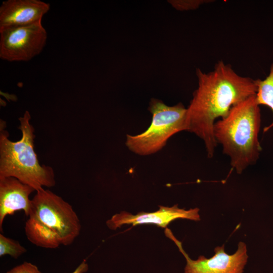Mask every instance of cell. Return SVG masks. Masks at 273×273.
<instances>
[{
	"mask_svg": "<svg viewBox=\"0 0 273 273\" xmlns=\"http://www.w3.org/2000/svg\"><path fill=\"white\" fill-rule=\"evenodd\" d=\"M198 86L187 108V131L204 142L209 158L213 156L217 142L213 133L215 120L228 115L232 107L255 95V80L238 75L229 64L217 63L204 73L197 69Z\"/></svg>",
	"mask_w": 273,
	"mask_h": 273,
	"instance_id": "obj_1",
	"label": "cell"
},
{
	"mask_svg": "<svg viewBox=\"0 0 273 273\" xmlns=\"http://www.w3.org/2000/svg\"><path fill=\"white\" fill-rule=\"evenodd\" d=\"M261 115L256 95L233 106L226 116L216 121L213 133L223 153L229 156L231 165L240 174L255 163L262 148L258 133Z\"/></svg>",
	"mask_w": 273,
	"mask_h": 273,
	"instance_id": "obj_2",
	"label": "cell"
},
{
	"mask_svg": "<svg viewBox=\"0 0 273 273\" xmlns=\"http://www.w3.org/2000/svg\"><path fill=\"white\" fill-rule=\"evenodd\" d=\"M31 116L26 111L19 118L21 139L9 140L7 131L0 135V178L13 177L33 188L36 192L43 187L55 185L53 169L41 165L34 149V129L30 123Z\"/></svg>",
	"mask_w": 273,
	"mask_h": 273,
	"instance_id": "obj_3",
	"label": "cell"
},
{
	"mask_svg": "<svg viewBox=\"0 0 273 273\" xmlns=\"http://www.w3.org/2000/svg\"><path fill=\"white\" fill-rule=\"evenodd\" d=\"M148 110L152 115L150 126L139 134H127L125 142L129 150L142 156L158 152L170 137L188 129L187 108L181 103L168 106L161 100L152 98Z\"/></svg>",
	"mask_w": 273,
	"mask_h": 273,
	"instance_id": "obj_4",
	"label": "cell"
},
{
	"mask_svg": "<svg viewBox=\"0 0 273 273\" xmlns=\"http://www.w3.org/2000/svg\"><path fill=\"white\" fill-rule=\"evenodd\" d=\"M28 217L37 220L59 236L61 244L71 245L79 235L80 221L72 206L48 190L36 192Z\"/></svg>",
	"mask_w": 273,
	"mask_h": 273,
	"instance_id": "obj_5",
	"label": "cell"
},
{
	"mask_svg": "<svg viewBox=\"0 0 273 273\" xmlns=\"http://www.w3.org/2000/svg\"><path fill=\"white\" fill-rule=\"evenodd\" d=\"M47 40L41 21L1 29L0 58L10 62L28 61L42 52Z\"/></svg>",
	"mask_w": 273,
	"mask_h": 273,
	"instance_id": "obj_6",
	"label": "cell"
},
{
	"mask_svg": "<svg viewBox=\"0 0 273 273\" xmlns=\"http://www.w3.org/2000/svg\"><path fill=\"white\" fill-rule=\"evenodd\" d=\"M165 236L174 242L186 260L184 273H243L248 255L245 243L240 242L238 249L233 254L224 251V246L214 249L215 254L210 258L200 255L197 259H192L184 250L182 244L169 229L164 231Z\"/></svg>",
	"mask_w": 273,
	"mask_h": 273,
	"instance_id": "obj_7",
	"label": "cell"
},
{
	"mask_svg": "<svg viewBox=\"0 0 273 273\" xmlns=\"http://www.w3.org/2000/svg\"><path fill=\"white\" fill-rule=\"evenodd\" d=\"M199 209L195 208L185 210L178 208L177 205L171 207L159 206L157 211L152 212H141L135 215L122 211L113 215L106 221L107 227L111 230H116L123 224L132 226L143 224H152L163 228L177 219H187L199 221Z\"/></svg>",
	"mask_w": 273,
	"mask_h": 273,
	"instance_id": "obj_8",
	"label": "cell"
},
{
	"mask_svg": "<svg viewBox=\"0 0 273 273\" xmlns=\"http://www.w3.org/2000/svg\"><path fill=\"white\" fill-rule=\"evenodd\" d=\"M50 8L40 0H7L0 6V29L41 21Z\"/></svg>",
	"mask_w": 273,
	"mask_h": 273,
	"instance_id": "obj_9",
	"label": "cell"
},
{
	"mask_svg": "<svg viewBox=\"0 0 273 273\" xmlns=\"http://www.w3.org/2000/svg\"><path fill=\"white\" fill-rule=\"evenodd\" d=\"M35 190L13 177L0 178V230L5 217L17 211L23 210L28 216L31 200L29 195Z\"/></svg>",
	"mask_w": 273,
	"mask_h": 273,
	"instance_id": "obj_10",
	"label": "cell"
},
{
	"mask_svg": "<svg viewBox=\"0 0 273 273\" xmlns=\"http://www.w3.org/2000/svg\"><path fill=\"white\" fill-rule=\"evenodd\" d=\"M25 232L28 240L37 247L55 249L62 245L56 233L34 218L29 217L26 220Z\"/></svg>",
	"mask_w": 273,
	"mask_h": 273,
	"instance_id": "obj_11",
	"label": "cell"
},
{
	"mask_svg": "<svg viewBox=\"0 0 273 273\" xmlns=\"http://www.w3.org/2000/svg\"><path fill=\"white\" fill-rule=\"evenodd\" d=\"M257 86L256 100L258 105H264L269 107L273 113V63L270 68L268 75L263 80L255 79ZM273 127L272 122L264 128L265 132Z\"/></svg>",
	"mask_w": 273,
	"mask_h": 273,
	"instance_id": "obj_12",
	"label": "cell"
},
{
	"mask_svg": "<svg viewBox=\"0 0 273 273\" xmlns=\"http://www.w3.org/2000/svg\"><path fill=\"white\" fill-rule=\"evenodd\" d=\"M26 249L15 240L0 234V256L9 255L17 259L24 254Z\"/></svg>",
	"mask_w": 273,
	"mask_h": 273,
	"instance_id": "obj_13",
	"label": "cell"
},
{
	"mask_svg": "<svg viewBox=\"0 0 273 273\" xmlns=\"http://www.w3.org/2000/svg\"><path fill=\"white\" fill-rule=\"evenodd\" d=\"M213 1L207 0H177V1H169V3L175 8L176 9L179 11H187L190 10H194L197 9L201 5L210 3Z\"/></svg>",
	"mask_w": 273,
	"mask_h": 273,
	"instance_id": "obj_14",
	"label": "cell"
},
{
	"mask_svg": "<svg viewBox=\"0 0 273 273\" xmlns=\"http://www.w3.org/2000/svg\"><path fill=\"white\" fill-rule=\"evenodd\" d=\"M6 273H42L35 265L28 262L17 265Z\"/></svg>",
	"mask_w": 273,
	"mask_h": 273,
	"instance_id": "obj_15",
	"label": "cell"
},
{
	"mask_svg": "<svg viewBox=\"0 0 273 273\" xmlns=\"http://www.w3.org/2000/svg\"><path fill=\"white\" fill-rule=\"evenodd\" d=\"M88 269V264L86 260L84 259L71 273H85L87 271Z\"/></svg>",
	"mask_w": 273,
	"mask_h": 273,
	"instance_id": "obj_16",
	"label": "cell"
}]
</instances>
